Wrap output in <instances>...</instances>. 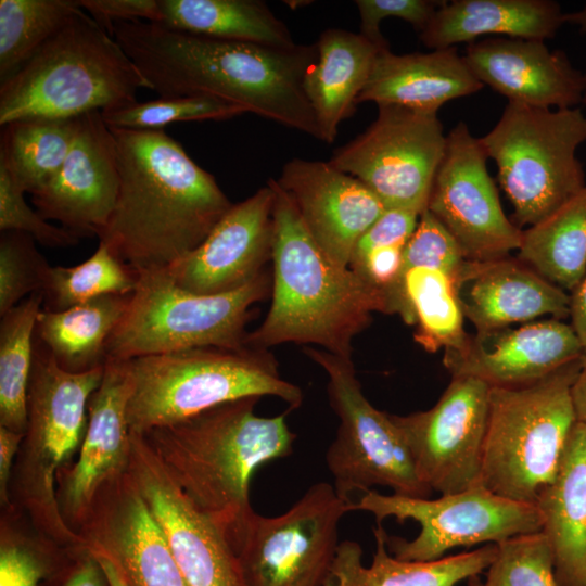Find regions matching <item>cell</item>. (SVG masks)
I'll return each mask as SVG.
<instances>
[{"instance_id":"1","label":"cell","mask_w":586,"mask_h":586,"mask_svg":"<svg viewBox=\"0 0 586 586\" xmlns=\"http://www.w3.org/2000/svg\"><path fill=\"white\" fill-rule=\"evenodd\" d=\"M113 37L160 97H207L319 139L304 77L315 44L275 47L191 35L146 21L115 24Z\"/></svg>"},{"instance_id":"2","label":"cell","mask_w":586,"mask_h":586,"mask_svg":"<svg viewBox=\"0 0 586 586\" xmlns=\"http://www.w3.org/2000/svg\"><path fill=\"white\" fill-rule=\"evenodd\" d=\"M111 130L119 191L98 238L136 276L166 268L196 249L233 204L164 129Z\"/></svg>"},{"instance_id":"3","label":"cell","mask_w":586,"mask_h":586,"mask_svg":"<svg viewBox=\"0 0 586 586\" xmlns=\"http://www.w3.org/2000/svg\"><path fill=\"white\" fill-rule=\"evenodd\" d=\"M273 189L272 301L245 345L266 351L283 343L316 344L352 358V343L374 311L386 313L380 292L349 267L333 262L314 241L290 195L276 179Z\"/></svg>"},{"instance_id":"4","label":"cell","mask_w":586,"mask_h":586,"mask_svg":"<svg viewBox=\"0 0 586 586\" xmlns=\"http://www.w3.org/2000/svg\"><path fill=\"white\" fill-rule=\"evenodd\" d=\"M258 400L244 397L227 402L140 434L176 484L226 539L254 512L250 500L254 472L293 451L296 436L285 413L256 416Z\"/></svg>"},{"instance_id":"5","label":"cell","mask_w":586,"mask_h":586,"mask_svg":"<svg viewBox=\"0 0 586 586\" xmlns=\"http://www.w3.org/2000/svg\"><path fill=\"white\" fill-rule=\"evenodd\" d=\"M150 85L115 38L79 9L21 69L0 84V126L74 118L137 102Z\"/></svg>"},{"instance_id":"6","label":"cell","mask_w":586,"mask_h":586,"mask_svg":"<svg viewBox=\"0 0 586 586\" xmlns=\"http://www.w3.org/2000/svg\"><path fill=\"white\" fill-rule=\"evenodd\" d=\"M128 361L127 421L136 434L244 397H278L290 409L303 402L302 390L280 377L276 359L249 346L192 348Z\"/></svg>"},{"instance_id":"7","label":"cell","mask_w":586,"mask_h":586,"mask_svg":"<svg viewBox=\"0 0 586 586\" xmlns=\"http://www.w3.org/2000/svg\"><path fill=\"white\" fill-rule=\"evenodd\" d=\"M581 358L532 383L491 386L482 484L493 493L535 505L556 476L576 423L571 386Z\"/></svg>"},{"instance_id":"8","label":"cell","mask_w":586,"mask_h":586,"mask_svg":"<svg viewBox=\"0 0 586 586\" xmlns=\"http://www.w3.org/2000/svg\"><path fill=\"white\" fill-rule=\"evenodd\" d=\"M265 270L243 286L220 294L179 288L165 268L137 275L127 308L106 343V357H137L192 348L245 347L251 307L265 298Z\"/></svg>"},{"instance_id":"9","label":"cell","mask_w":586,"mask_h":586,"mask_svg":"<svg viewBox=\"0 0 586 586\" xmlns=\"http://www.w3.org/2000/svg\"><path fill=\"white\" fill-rule=\"evenodd\" d=\"M479 139L497 165L520 226L537 224L586 184L576 156L586 142V115L579 107L508 102L495 126Z\"/></svg>"},{"instance_id":"10","label":"cell","mask_w":586,"mask_h":586,"mask_svg":"<svg viewBox=\"0 0 586 586\" xmlns=\"http://www.w3.org/2000/svg\"><path fill=\"white\" fill-rule=\"evenodd\" d=\"M304 352L327 373L329 402L340 419L326 451L336 494L349 505L373 486L429 498L432 491L420 480L400 431L391 415L378 410L364 395L352 358L313 347Z\"/></svg>"},{"instance_id":"11","label":"cell","mask_w":586,"mask_h":586,"mask_svg":"<svg viewBox=\"0 0 586 586\" xmlns=\"http://www.w3.org/2000/svg\"><path fill=\"white\" fill-rule=\"evenodd\" d=\"M348 510L370 512L378 523L388 517L399 523L409 519L418 522L420 532L412 540L385 535L390 553L407 561H432L457 547L499 544L543 528L536 505L499 496L482 483L436 499L383 495L370 489Z\"/></svg>"},{"instance_id":"12","label":"cell","mask_w":586,"mask_h":586,"mask_svg":"<svg viewBox=\"0 0 586 586\" xmlns=\"http://www.w3.org/2000/svg\"><path fill=\"white\" fill-rule=\"evenodd\" d=\"M348 506L332 484L318 482L280 515L254 511L227 539L245 586H323Z\"/></svg>"},{"instance_id":"13","label":"cell","mask_w":586,"mask_h":586,"mask_svg":"<svg viewBox=\"0 0 586 586\" xmlns=\"http://www.w3.org/2000/svg\"><path fill=\"white\" fill-rule=\"evenodd\" d=\"M446 144L437 113L380 105L372 124L328 162L362 182L386 209L421 215Z\"/></svg>"},{"instance_id":"14","label":"cell","mask_w":586,"mask_h":586,"mask_svg":"<svg viewBox=\"0 0 586 586\" xmlns=\"http://www.w3.org/2000/svg\"><path fill=\"white\" fill-rule=\"evenodd\" d=\"M487 160L480 139L459 122L447 135L426 206L468 260L507 257L523 238L501 207Z\"/></svg>"},{"instance_id":"15","label":"cell","mask_w":586,"mask_h":586,"mask_svg":"<svg viewBox=\"0 0 586 586\" xmlns=\"http://www.w3.org/2000/svg\"><path fill=\"white\" fill-rule=\"evenodd\" d=\"M489 393L479 379L454 377L429 410L391 415L431 491L455 494L482 483Z\"/></svg>"},{"instance_id":"16","label":"cell","mask_w":586,"mask_h":586,"mask_svg":"<svg viewBox=\"0 0 586 586\" xmlns=\"http://www.w3.org/2000/svg\"><path fill=\"white\" fill-rule=\"evenodd\" d=\"M128 473L164 532L187 586H245L237 556L221 531L192 504L136 433H131Z\"/></svg>"},{"instance_id":"17","label":"cell","mask_w":586,"mask_h":586,"mask_svg":"<svg viewBox=\"0 0 586 586\" xmlns=\"http://www.w3.org/2000/svg\"><path fill=\"white\" fill-rule=\"evenodd\" d=\"M109 557L128 586H187L164 532L130 474L105 482L76 532Z\"/></svg>"},{"instance_id":"18","label":"cell","mask_w":586,"mask_h":586,"mask_svg":"<svg viewBox=\"0 0 586 586\" xmlns=\"http://www.w3.org/2000/svg\"><path fill=\"white\" fill-rule=\"evenodd\" d=\"M130 387L129 361L106 357L102 381L88 404L78 457L56 474L58 507L64 523L75 533L86 521L101 486L128 471Z\"/></svg>"},{"instance_id":"19","label":"cell","mask_w":586,"mask_h":586,"mask_svg":"<svg viewBox=\"0 0 586 586\" xmlns=\"http://www.w3.org/2000/svg\"><path fill=\"white\" fill-rule=\"evenodd\" d=\"M119 171L114 135L101 112L80 116L79 127L62 167L31 194L36 211L78 239L105 229L117 202Z\"/></svg>"},{"instance_id":"20","label":"cell","mask_w":586,"mask_h":586,"mask_svg":"<svg viewBox=\"0 0 586 586\" xmlns=\"http://www.w3.org/2000/svg\"><path fill=\"white\" fill-rule=\"evenodd\" d=\"M273 202L267 182L233 204L196 249L165 268L175 283L194 294H220L260 275L272 253Z\"/></svg>"},{"instance_id":"21","label":"cell","mask_w":586,"mask_h":586,"mask_svg":"<svg viewBox=\"0 0 586 586\" xmlns=\"http://www.w3.org/2000/svg\"><path fill=\"white\" fill-rule=\"evenodd\" d=\"M276 180L314 241L343 267L349 266L358 239L386 211L362 182L329 162L293 158Z\"/></svg>"},{"instance_id":"22","label":"cell","mask_w":586,"mask_h":586,"mask_svg":"<svg viewBox=\"0 0 586 586\" xmlns=\"http://www.w3.org/2000/svg\"><path fill=\"white\" fill-rule=\"evenodd\" d=\"M573 328L548 319L517 329L476 332L457 348L445 349L451 377H471L489 386H518L537 381L582 357Z\"/></svg>"},{"instance_id":"23","label":"cell","mask_w":586,"mask_h":586,"mask_svg":"<svg viewBox=\"0 0 586 586\" xmlns=\"http://www.w3.org/2000/svg\"><path fill=\"white\" fill-rule=\"evenodd\" d=\"M463 58L473 75L508 102L556 110L583 102V73L544 40L488 37L468 43Z\"/></svg>"},{"instance_id":"24","label":"cell","mask_w":586,"mask_h":586,"mask_svg":"<svg viewBox=\"0 0 586 586\" xmlns=\"http://www.w3.org/2000/svg\"><path fill=\"white\" fill-rule=\"evenodd\" d=\"M454 285L463 316L477 332L543 316H570V294L520 259H466Z\"/></svg>"},{"instance_id":"25","label":"cell","mask_w":586,"mask_h":586,"mask_svg":"<svg viewBox=\"0 0 586 586\" xmlns=\"http://www.w3.org/2000/svg\"><path fill=\"white\" fill-rule=\"evenodd\" d=\"M483 87L455 47L407 54L385 49L378 54L358 103L437 113L446 102Z\"/></svg>"},{"instance_id":"26","label":"cell","mask_w":586,"mask_h":586,"mask_svg":"<svg viewBox=\"0 0 586 586\" xmlns=\"http://www.w3.org/2000/svg\"><path fill=\"white\" fill-rule=\"evenodd\" d=\"M535 505L560 586H586V424L573 426L556 476Z\"/></svg>"},{"instance_id":"27","label":"cell","mask_w":586,"mask_h":586,"mask_svg":"<svg viewBox=\"0 0 586 586\" xmlns=\"http://www.w3.org/2000/svg\"><path fill=\"white\" fill-rule=\"evenodd\" d=\"M564 15L552 0L445 1L419 38L433 50L470 43L488 35L546 41L565 24Z\"/></svg>"},{"instance_id":"28","label":"cell","mask_w":586,"mask_h":586,"mask_svg":"<svg viewBox=\"0 0 586 586\" xmlns=\"http://www.w3.org/2000/svg\"><path fill=\"white\" fill-rule=\"evenodd\" d=\"M316 47L317 61L304 77V91L315 114L319 140L332 143L340 124L354 113L378 54L390 48L340 28L323 30Z\"/></svg>"},{"instance_id":"29","label":"cell","mask_w":586,"mask_h":586,"mask_svg":"<svg viewBox=\"0 0 586 586\" xmlns=\"http://www.w3.org/2000/svg\"><path fill=\"white\" fill-rule=\"evenodd\" d=\"M373 535L375 552L371 565H364L357 542H341L323 586H456L487 570L497 553L496 544H485L432 561L399 560L390 555L381 523L373 528Z\"/></svg>"},{"instance_id":"30","label":"cell","mask_w":586,"mask_h":586,"mask_svg":"<svg viewBox=\"0 0 586 586\" xmlns=\"http://www.w3.org/2000/svg\"><path fill=\"white\" fill-rule=\"evenodd\" d=\"M130 295H103L58 311L42 308L35 335L67 371L84 372L104 366L106 343Z\"/></svg>"},{"instance_id":"31","label":"cell","mask_w":586,"mask_h":586,"mask_svg":"<svg viewBox=\"0 0 586 586\" xmlns=\"http://www.w3.org/2000/svg\"><path fill=\"white\" fill-rule=\"evenodd\" d=\"M160 24L187 34L275 47L296 44L259 0H158Z\"/></svg>"},{"instance_id":"32","label":"cell","mask_w":586,"mask_h":586,"mask_svg":"<svg viewBox=\"0 0 586 586\" xmlns=\"http://www.w3.org/2000/svg\"><path fill=\"white\" fill-rule=\"evenodd\" d=\"M519 259L564 291L578 284L586 276V184L523 231Z\"/></svg>"},{"instance_id":"33","label":"cell","mask_w":586,"mask_h":586,"mask_svg":"<svg viewBox=\"0 0 586 586\" xmlns=\"http://www.w3.org/2000/svg\"><path fill=\"white\" fill-rule=\"evenodd\" d=\"M79 117L30 118L2 126L0 162L21 188L41 190L60 170L79 127Z\"/></svg>"},{"instance_id":"34","label":"cell","mask_w":586,"mask_h":586,"mask_svg":"<svg viewBox=\"0 0 586 586\" xmlns=\"http://www.w3.org/2000/svg\"><path fill=\"white\" fill-rule=\"evenodd\" d=\"M407 324H416L415 340L428 352L457 348L468 337L454 278L431 267H415L403 278Z\"/></svg>"},{"instance_id":"35","label":"cell","mask_w":586,"mask_h":586,"mask_svg":"<svg viewBox=\"0 0 586 586\" xmlns=\"http://www.w3.org/2000/svg\"><path fill=\"white\" fill-rule=\"evenodd\" d=\"M42 303V294L34 293L2 315L0 321V425L24 434L34 335Z\"/></svg>"},{"instance_id":"36","label":"cell","mask_w":586,"mask_h":586,"mask_svg":"<svg viewBox=\"0 0 586 586\" xmlns=\"http://www.w3.org/2000/svg\"><path fill=\"white\" fill-rule=\"evenodd\" d=\"M79 9L77 0H0V82L21 69Z\"/></svg>"},{"instance_id":"37","label":"cell","mask_w":586,"mask_h":586,"mask_svg":"<svg viewBox=\"0 0 586 586\" xmlns=\"http://www.w3.org/2000/svg\"><path fill=\"white\" fill-rule=\"evenodd\" d=\"M137 276L100 242L85 262L71 267L49 266L41 294L44 309L64 310L109 294H130Z\"/></svg>"},{"instance_id":"38","label":"cell","mask_w":586,"mask_h":586,"mask_svg":"<svg viewBox=\"0 0 586 586\" xmlns=\"http://www.w3.org/2000/svg\"><path fill=\"white\" fill-rule=\"evenodd\" d=\"M69 549L39 532L14 505L2 510L0 586H39L60 568Z\"/></svg>"},{"instance_id":"39","label":"cell","mask_w":586,"mask_h":586,"mask_svg":"<svg viewBox=\"0 0 586 586\" xmlns=\"http://www.w3.org/2000/svg\"><path fill=\"white\" fill-rule=\"evenodd\" d=\"M232 103L207 97H158L101 112L110 128L162 130L178 122L224 120L245 114Z\"/></svg>"},{"instance_id":"40","label":"cell","mask_w":586,"mask_h":586,"mask_svg":"<svg viewBox=\"0 0 586 586\" xmlns=\"http://www.w3.org/2000/svg\"><path fill=\"white\" fill-rule=\"evenodd\" d=\"M497 545L483 586H560L551 545L543 531L510 537Z\"/></svg>"},{"instance_id":"41","label":"cell","mask_w":586,"mask_h":586,"mask_svg":"<svg viewBox=\"0 0 586 586\" xmlns=\"http://www.w3.org/2000/svg\"><path fill=\"white\" fill-rule=\"evenodd\" d=\"M35 239L17 231L0 235V316L25 296L40 293L49 264L37 250Z\"/></svg>"},{"instance_id":"42","label":"cell","mask_w":586,"mask_h":586,"mask_svg":"<svg viewBox=\"0 0 586 586\" xmlns=\"http://www.w3.org/2000/svg\"><path fill=\"white\" fill-rule=\"evenodd\" d=\"M464 257L459 245L446 228L425 209L419 217L416 230L403 252L400 292L404 304L402 319L407 323L408 313L404 298L403 278L415 267L441 269L455 278Z\"/></svg>"},{"instance_id":"43","label":"cell","mask_w":586,"mask_h":586,"mask_svg":"<svg viewBox=\"0 0 586 586\" xmlns=\"http://www.w3.org/2000/svg\"><path fill=\"white\" fill-rule=\"evenodd\" d=\"M26 192L8 167L0 162V231L23 232L40 244L67 247L79 239L61 226H55L34 211L25 200Z\"/></svg>"},{"instance_id":"44","label":"cell","mask_w":586,"mask_h":586,"mask_svg":"<svg viewBox=\"0 0 586 586\" xmlns=\"http://www.w3.org/2000/svg\"><path fill=\"white\" fill-rule=\"evenodd\" d=\"M445 1L435 0H356L360 18L359 34L381 48H390L380 24L396 17L409 23L420 33Z\"/></svg>"},{"instance_id":"45","label":"cell","mask_w":586,"mask_h":586,"mask_svg":"<svg viewBox=\"0 0 586 586\" xmlns=\"http://www.w3.org/2000/svg\"><path fill=\"white\" fill-rule=\"evenodd\" d=\"M420 215L405 209H386L356 242L351 259L385 245L402 244L417 228Z\"/></svg>"},{"instance_id":"46","label":"cell","mask_w":586,"mask_h":586,"mask_svg":"<svg viewBox=\"0 0 586 586\" xmlns=\"http://www.w3.org/2000/svg\"><path fill=\"white\" fill-rule=\"evenodd\" d=\"M77 3L112 36L117 23L161 21L158 0H77Z\"/></svg>"},{"instance_id":"47","label":"cell","mask_w":586,"mask_h":586,"mask_svg":"<svg viewBox=\"0 0 586 586\" xmlns=\"http://www.w3.org/2000/svg\"><path fill=\"white\" fill-rule=\"evenodd\" d=\"M39 586H111L98 558L85 546L69 549L67 558Z\"/></svg>"},{"instance_id":"48","label":"cell","mask_w":586,"mask_h":586,"mask_svg":"<svg viewBox=\"0 0 586 586\" xmlns=\"http://www.w3.org/2000/svg\"><path fill=\"white\" fill-rule=\"evenodd\" d=\"M24 435V433L0 425V505L2 510L13 507L10 496V482Z\"/></svg>"},{"instance_id":"49","label":"cell","mask_w":586,"mask_h":586,"mask_svg":"<svg viewBox=\"0 0 586 586\" xmlns=\"http://www.w3.org/2000/svg\"><path fill=\"white\" fill-rule=\"evenodd\" d=\"M571 327L586 353V276L570 293Z\"/></svg>"},{"instance_id":"50","label":"cell","mask_w":586,"mask_h":586,"mask_svg":"<svg viewBox=\"0 0 586 586\" xmlns=\"http://www.w3.org/2000/svg\"><path fill=\"white\" fill-rule=\"evenodd\" d=\"M571 399L576 422L586 424V353L581 357L578 373L571 386Z\"/></svg>"},{"instance_id":"51","label":"cell","mask_w":586,"mask_h":586,"mask_svg":"<svg viewBox=\"0 0 586 586\" xmlns=\"http://www.w3.org/2000/svg\"><path fill=\"white\" fill-rule=\"evenodd\" d=\"M91 551V550H90ZM101 563L111 586H128L117 565L105 555L91 551Z\"/></svg>"},{"instance_id":"52","label":"cell","mask_w":586,"mask_h":586,"mask_svg":"<svg viewBox=\"0 0 586 586\" xmlns=\"http://www.w3.org/2000/svg\"><path fill=\"white\" fill-rule=\"evenodd\" d=\"M564 21L565 24L575 25L582 33H586V3L581 10L565 13Z\"/></svg>"},{"instance_id":"53","label":"cell","mask_w":586,"mask_h":586,"mask_svg":"<svg viewBox=\"0 0 586 586\" xmlns=\"http://www.w3.org/2000/svg\"><path fill=\"white\" fill-rule=\"evenodd\" d=\"M469 581L468 586H483V583L480 581L479 576H473Z\"/></svg>"},{"instance_id":"54","label":"cell","mask_w":586,"mask_h":586,"mask_svg":"<svg viewBox=\"0 0 586 586\" xmlns=\"http://www.w3.org/2000/svg\"><path fill=\"white\" fill-rule=\"evenodd\" d=\"M583 76H584V94H583V102H582V104H585V105H586V69H585V72L583 73Z\"/></svg>"}]
</instances>
